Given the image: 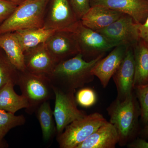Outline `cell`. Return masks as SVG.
<instances>
[{"mask_svg": "<svg viewBox=\"0 0 148 148\" xmlns=\"http://www.w3.org/2000/svg\"><path fill=\"white\" fill-rule=\"evenodd\" d=\"M106 54L103 53L88 61L84 59L81 53H78L57 64L49 77L55 87L64 91L76 92L77 88L93 81L95 76L92 70Z\"/></svg>", "mask_w": 148, "mask_h": 148, "instance_id": "6da1fadb", "label": "cell"}, {"mask_svg": "<svg viewBox=\"0 0 148 148\" xmlns=\"http://www.w3.org/2000/svg\"><path fill=\"white\" fill-rule=\"evenodd\" d=\"M107 110L110 116L109 122L118 133L119 145L122 147L127 146L135 139L140 131L138 119L141 112L134 91L123 101L116 98Z\"/></svg>", "mask_w": 148, "mask_h": 148, "instance_id": "7a4b0ae2", "label": "cell"}, {"mask_svg": "<svg viewBox=\"0 0 148 148\" xmlns=\"http://www.w3.org/2000/svg\"><path fill=\"white\" fill-rule=\"evenodd\" d=\"M50 0H25L0 24V35L24 29L43 27L46 10Z\"/></svg>", "mask_w": 148, "mask_h": 148, "instance_id": "3957f363", "label": "cell"}, {"mask_svg": "<svg viewBox=\"0 0 148 148\" xmlns=\"http://www.w3.org/2000/svg\"><path fill=\"white\" fill-rule=\"evenodd\" d=\"M17 85L21 95L27 99L29 107L25 109L29 114L35 112L44 102L55 98L53 85L48 76L25 71H19Z\"/></svg>", "mask_w": 148, "mask_h": 148, "instance_id": "277c9868", "label": "cell"}, {"mask_svg": "<svg viewBox=\"0 0 148 148\" xmlns=\"http://www.w3.org/2000/svg\"><path fill=\"white\" fill-rule=\"evenodd\" d=\"M103 115L95 112L75 121L57 136L61 148H77L93 132L107 122Z\"/></svg>", "mask_w": 148, "mask_h": 148, "instance_id": "5b68a950", "label": "cell"}, {"mask_svg": "<svg viewBox=\"0 0 148 148\" xmlns=\"http://www.w3.org/2000/svg\"><path fill=\"white\" fill-rule=\"evenodd\" d=\"M71 32L76 38L80 53L86 61L93 60L116 47L103 35L84 26L80 20Z\"/></svg>", "mask_w": 148, "mask_h": 148, "instance_id": "8992f818", "label": "cell"}, {"mask_svg": "<svg viewBox=\"0 0 148 148\" xmlns=\"http://www.w3.org/2000/svg\"><path fill=\"white\" fill-rule=\"evenodd\" d=\"M53 88L55 99L53 114L57 136L70 123L82 118L87 114L78 109L75 96V92L64 91L53 86Z\"/></svg>", "mask_w": 148, "mask_h": 148, "instance_id": "52a82bcc", "label": "cell"}, {"mask_svg": "<svg viewBox=\"0 0 148 148\" xmlns=\"http://www.w3.org/2000/svg\"><path fill=\"white\" fill-rule=\"evenodd\" d=\"M129 15L123 14L108 27L97 32L106 37L116 46L133 47L140 39L139 26Z\"/></svg>", "mask_w": 148, "mask_h": 148, "instance_id": "ba28073f", "label": "cell"}, {"mask_svg": "<svg viewBox=\"0 0 148 148\" xmlns=\"http://www.w3.org/2000/svg\"><path fill=\"white\" fill-rule=\"evenodd\" d=\"M49 8L45 18L46 29L71 32L80 20L69 0H52Z\"/></svg>", "mask_w": 148, "mask_h": 148, "instance_id": "9c48e42d", "label": "cell"}, {"mask_svg": "<svg viewBox=\"0 0 148 148\" xmlns=\"http://www.w3.org/2000/svg\"><path fill=\"white\" fill-rule=\"evenodd\" d=\"M45 43L57 64L80 53L79 46L73 32H55Z\"/></svg>", "mask_w": 148, "mask_h": 148, "instance_id": "30bf717a", "label": "cell"}, {"mask_svg": "<svg viewBox=\"0 0 148 148\" xmlns=\"http://www.w3.org/2000/svg\"><path fill=\"white\" fill-rule=\"evenodd\" d=\"M135 72L133 47H129L121 64L112 77L117 91L116 98L119 100H124L134 91Z\"/></svg>", "mask_w": 148, "mask_h": 148, "instance_id": "8fae6325", "label": "cell"}, {"mask_svg": "<svg viewBox=\"0 0 148 148\" xmlns=\"http://www.w3.org/2000/svg\"><path fill=\"white\" fill-rule=\"evenodd\" d=\"M90 6L101 5L132 17L138 24H144L148 16V0H90Z\"/></svg>", "mask_w": 148, "mask_h": 148, "instance_id": "7c38bea8", "label": "cell"}, {"mask_svg": "<svg viewBox=\"0 0 148 148\" xmlns=\"http://www.w3.org/2000/svg\"><path fill=\"white\" fill-rule=\"evenodd\" d=\"M26 71L49 76L57 65L45 43L28 49L24 53Z\"/></svg>", "mask_w": 148, "mask_h": 148, "instance_id": "4fadbf2b", "label": "cell"}, {"mask_svg": "<svg viewBox=\"0 0 148 148\" xmlns=\"http://www.w3.org/2000/svg\"><path fill=\"white\" fill-rule=\"evenodd\" d=\"M128 47L123 45L114 47L108 55L98 61L92 69V75L100 80L104 88L108 86L111 78L119 67Z\"/></svg>", "mask_w": 148, "mask_h": 148, "instance_id": "5bb4252c", "label": "cell"}, {"mask_svg": "<svg viewBox=\"0 0 148 148\" xmlns=\"http://www.w3.org/2000/svg\"><path fill=\"white\" fill-rule=\"evenodd\" d=\"M123 14L103 6H93L82 17L80 21L84 26L97 32L108 27Z\"/></svg>", "mask_w": 148, "mask_h": 148, "instance_id": "9a60e30c", "label": "cell"}, {"mask_svg": "<svg viewBox=\"0 0 148 148\" xmlns=\"http://www.w3.org/2000/svg\"><path fill=\"white\" fill-rule=\"evenodd\" d=\"M119 142L116 128L107 121L77 148H115Z\"/></svg>", "mask_w": 148, "mask_h": 148, "instance_id": "2e32d148", "label": "cell"}, {"mask_svg": "<svg viewBox=\"0 0 148 148\" xmlns=\"http://www.w3.org/2000/svg\"><path fill=\"white\" fill-rule=\"evenodd\" d=\"M0 47L4 50L11 63L18 71H26L24 51L14 32L0 35Z\"/></svg>", "mask_w": 148, "mask_h": 148, "instance_id": "e0dca14e", "label": "cell"}, {"mask_svg": "<svg viewBox=\"0 0 148 148\" xmlns=\"http://www.w3.org/2000/svg\"><path fill=\"white\" fill-rule=\"evenodd\" d=\"M135 62L133 86L148 84V43L140 39L133 47Z\"/></svg>", "mask_w": 148, "mask_h": 148, "instance_id": "ac0fdd59", "label": "cell"}, {"mask_svg": "<svg viewBox=\"0 0 148 148\" xmlns=\"http://www.w3.org/2000/svg\"><path fill=\"white\" fill-rule=\"evenodd\" d=\"M15 85L14 83L9 82L0 88V109L14 114L29 107L27 99L14 91Z\"/></svg>", "mask_w": 148, "mask_h": 148, "instance_id": "d6986e66", "label": "cell"}, {"mask_svg": "<svg viewBox=\"0 0 148 148\" xmlns=\"http://www.w3.org/2000/svg\"><path fill=\"white\" fill-rule=\"evenodd\" d=\"M56 32L55 30L46 29L43 27L18 30L14 32L24 52L30 49L45 42L48 38Z\"/></svg>", "mask_w": 148, "mask_h": 148, "instance_id": "ffe728a7", "label": "cell"}, {"mask_svg": "<svg viewBox=\"0 0 148 148\" xmlns=\"http://www.w3.org/2000/svg\"><path fill=\"white\" fill-rule=\"evenodd\" d=\"M35 112L41 128L43 139L45 143H49L56 135L53 111L49 101H45L40 105Z\"/></svg>", "mask_w": 148, "mask_h": 148, "instance_id": "44dd1931", "label": "cell"}, {"mask_svg": "<svg viewBox=\"0 0 148 148\" xmlns=\"http://www.w3.org/2000/svg\"><path fill=\"white\" fill-rule=\"evenodd\" d=\"M26 120L23 115L14 114L0 109V139L5 136L12 128L25 124Z\"/></svg>", "mask_w": 148, "mask_h": 148, "instance_id": "7402d4cb", "label": "cell"}, {"mask_svg": "<svg viewBox=\"0 0 148 148\" xmlns=\"http://www.w3.org/2000/svg\"><path fill=\"white\" fill-rule=\"evenodd\" d=\"M19 74V71L11 63L7 56L0 55V88L9 82L17 85Z\"/></svg>", "mask_w": 148, "mask_h": 148, "instance_id": "603a6c76", "label": "cell"}, {"mask_svg": "<svg viewBox=\"0 0 148 148\" xmlns=\"http://www.w3.org/2000/svg\"><path fill=\"white\" fill-rule=\"evenodd\" d=\"M134 91L140 105L141 121L148 125V84L135 86Z\"/></svg>", "mask_w": 148, "mask_h": 148, "instance_id": "cb8c5ba5", "label": "cell"}, {"mask_svg": "<svg viewBox=\"0 0 148 148\" xmlns=\"http://www.w3.org/2000/svg\"><path fill=\"white\" fill-rule=\"evenodd\" d=\"M75 97L77 104L85 108H90L97 101L96 93L90 88H82L77 92Z\"/></svg>", "mask_w": 148, "mask_h": 148, "instance_id": "d4e9b609", "label": "cell"}, {"mask_svg": "<svg viewBox=\"0 0 148 148\" xmlns=\"http://www.w3.org/2000/svg\"><path fill=\"white\" fill-rule=\"evenodd\" d=\"M72 8L79 20L91 7L90 0H69Z\"/></svg>", "mask_w": 148, "mask_h": 148, "instance_id": "484cf974", "label": "cell"}, {"mask_svg": "<svg viewBox=\"0 0 148 148\" xmlns=\"http://www.w3.org/2000/svg\"><path fill=\"white\" fill-rule=\"evenodd\" d=\"M18 5L5 0H0V24L12 14Z\"/></svg>", "mask_w": 148, "mask_h": 148, "instance_id": "4316f807", "label": "cell"}, {"mask_svg": "<svg viewBox=\"0 0 148 148\" xmlns=\"http://www.w3.org/2000/svg\"><path fill=\"white\" fill-rule=\"evenodd\" d=\"M127 146L131 148H148V143L145 139L138 138L134 139L127 144Z\"/></svg>", "mask_w": 148, "mask_h": 148, "instance_id": "83f0119b", "label": "cell"}, {"mask_svg": "<svg viewBox=\"0 0 148 148\" xmlns=\"http://www.w3.org/2000/svg\"><path fill=\"white\" fill-rule=\"evenodd\" d=\"M139 32L140 38L148 43V16L144 24H140Z\"/></svg>", "mask_w": 148, "mask_h": 148, "instance_id": "f1b7e54d", "label": "cell"}, {"mask_svg": "<svg viewBox=\"0 0 148 148\" xmlns=\"http://www.w3.org/2000/svg\"><path fill=\"white\" fill-rule=\"evenodd\" d=\"M141 136L143 138H148V125H145V127L140 132Z\"/></svg>", "mask_w": 148, "mask_h": 148, "instance_id": "f546056e", "label": "cell"}, {"mask_svg": "<svg viewBox=\"0 0 148 148\" xmlns=\"http://www.w3.org/2000/svg\"><path fill=\"white\" fill-rule=\"evenodd\" d=\"M8 147V144L4 139H0V148H5Z\"/></svg>", "mask_w": 148, "mask_h": 148, "instance_id": "4dcf8cb0", "label": "cell"}, {"mask_svg": "<svg viewBox=\"0 0 148 148\" xmlns=\"http://www.w3.org/2000/svg\"><path fill=\"white\" fill-rule=\"evenodd\" d=\"M5 1L14 3L18 5L21 4V3H22L23 2H24V1H25V0H5Z\"/></svg>", "mask_w": 148, "mask_h": 148, "instance_id": "1f68e13d", "label": "cell"}]
</instances>
